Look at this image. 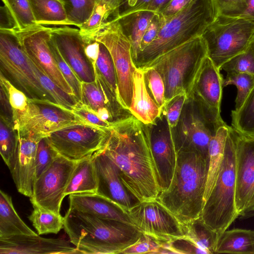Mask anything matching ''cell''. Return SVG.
I'll list each match as a JSON object with an SVG mask.
<instances>
[{"label":"cell","mask_w":254,"mask_h":254,"mask_svg":"<svg viewBox=\"0 0 254 254\" xmlns=\"http://www.w3.org/2000/svg\"><path fill=\"white\" fill-rule=\"evenodd\" d=\"M150 138V124L130 115L113 123L103 147L118 166L126 188L140 202L157 199L160 193Z\"/></svg>","instance_id":"6da1fadb"},{"label":"cell","mask_w":254,"mask_h":254,"mask_svg":"<svg viewBox=\"0 0 254 254\" xmlns=\"http://www.w3.org/2000/svg\"><path fill=\"white\" fill-rule=\"evenodd\" d=\"M64 229L79 254H115L134 244L142 233L133 224L68 208Z\"/></svg>","instance_id":"7a4b0ae2"},{"label":"cell","mask_w":254,"mask_h":254,"mask_svg":"<svg viewBox=\"0 0 254 254\" xmlns=\"http://www.w3.org/2000/svg\"><path fill=\"white\" fill-rule=\"evenodd\" d=\"M208 161L196 151L178 153L169 188L157 199L181 223L200 217L204 204Z\"/></svg>","instance_id":"3957f363"},{"label":"cell","mask_w":254,"mask_h":254,"mask_svg":"<svg viewBox=\"0 0 254 254\" xmlns=\"http://www.w3.org/2000/svg\"><path fill=\"white\" fill-rule=\"evenodd\" d=\"M215 0H192L165 22L155 40L138 53L134 64L142 69L160 56L199 36L218 15Z\"/></svg>","instance_id":"277c9868"},{"label":"cell","mask_w":254,"mask_h":254,"mask_svg":"<svg viewBox=\"0 0 254 254\" xmlns=\"http://www.w3.org/2000/svg\"><path fill=\"white\" fill-rule=\"evenodd\" d=\"M207 56L206 43L199 36L160 56L141 70L153 67L158 72L164 84L166 103L180 93L188 95Z\"/></svg>","instance_id":"5b68a950"},{"label":"cell","mask_w":254,"mask_h":254,"mask_svg":"<svg viewBox=\"0 0 254 254\" xmlns=\"http://www.w3.org/2000/svg\"><path fill=\"white\" fill-rule=\"evenodd\" d=\"M235 194V145L229 132L217 180L204 202L200 216L203 222L218 235L227 230L239 217L236 205Z\"/></svg>","instance_id":"8992f818"},{"label":"cell","mask_w":254,"mask_h":254,"mask_svg":"<svg viewBox=\"0 0 254 254\" xmlns=\"http://www.w3.org/2000/svg\"><path fill=\"white\" fill-rule=\"evenodd\" d=\"M226 125L220 114L191 97L187 98L179 122L174 128L177 153L196 151L208 161V146L218 128Z\"/></svg>","instance_id":"52a82bcc"},{"label":"cell","mask_w":254,"mask_h":254,"mask_svg":"<svg viewBox=\"0 0 254 254\" xmlns=\"http://www.w3.org/2000/svg\"><path fill=\"white\" fill-rule=\"evenodd\" d=\"M0 72L31 101L56 103L41 85L30 58L21 48L12 29H0Z\"/></svg>","instance_id":"ba28073f"},{"label":"cell","mask_w":254,"mask_h":254,"mask_svg":"<svg viewBox=\"0 0 254 254\" xmlns=\"http://www.w3.org/2000/svg\"><path fill=\"white\" fill-rule=\"evenodd\" d=\"M254 35V23L242 17L218 14L201 37L207 56L220 70L221 66L250 46Z\"/></svg>","instance_id":"9c48e42d"},{"label":"cell","mask_w":254,"mask_h":254,"mask_svg":"<svg viewBox=\"0 0 254 254\" xmlns=\"http://www.w3.org/2000/svg\"><path fill=\"white\" fill-rule=\"evenodd\" d=\"M91 40L103 44L109 51L116 73L118 99L122 106L128 111L133 95V74L136 67L132 59L131 43L123 32L118 19L105 23Z\"/></svg>","instance_id":"30bf717a"},{"label":"cell","mask_w":254,"mask_h":254,"mask_svg":"<svg viewBox=\"0 0 254 254\" xmlns=\"http://www.w3.org/2000/svg\"><path fill=\"white\" fill-rule=\"evenodd\" d=\"M79 124L88 123L55 103L34 102L29 99L26 111L13 121V128L20 136L42 138L54 131Z\"/></svg>","instance_id":"8fae6325"},{"label":"cell","mask_w":254,"mask_h":254,"mask_svg":"<svg viewBox=\"0 0 254 254\" xmlns=\"http://www.w3.org/2000/svg\"><path fill=\"white\" fill-rule=\"evenodd\" d=\"M109 128L79 124L54 131L45 138L59 155L77 162L103 148Z\"/></svg>","instance_id":"7c38bea8"},{"label":"cell","mask_w":254,"mask_h":254,"mask_svg":"<svg viewBox=\"0 0 254 254\" xmlns=\"http://www.w3.org/2000/svg\"><path fill=\"white\" fill-rule=\"evenodd\" d=\"M76 162L58 155L34 182L30 197L33 206L61 214L62 202Z\"/></svg>","instance_id":"4fadbf2b"},{"label":"cell","mask_w":254,"mask_h":254,"mask_svg":"<svg viewBox=\"0 0 254 254\" xmlns=\"http://www.w3.org/2000/svg\"><path fill=\"white\" fill-rule=\"evenodd\" d=\"M12 30L23 51L42 72L61 89L75 97L50 48L51 27L35 24L24 29Z\"/></svg>","instance_id":"5bb4252c"},{"label":"cell","mask_w":254,"mask_h":254,"mask_svg":"<svg viewBox=\"0 0 254 254\" xmlns=\"http://www.w3.org/2000/svg\"><path fill=\"white\" fill-rule=\"evenodd\" d=\"M127 212L142 233L166 242L184 236L181 222L157 198L141 201Z\"/></svg>","instance_id":"9a60e30c"},{"label":"cell","mask_w":254,"mask_h":254,"mask_svg":"<svg viewBox=\"0 0 254 254\" xmlns=\"http://www.w3.org/2000/svg\"><path fill=\"white\" fill-rule=\"evenodd\" d=\"M150 147L161 192L171 184L178 156L174 128L170 127L162 111L160 116L150 124Z\"/></svg>","instance_id":"2e32d148"},{"label":"cell","mask_w":254,"mask_h":254,"mask_svg":"<svg viewBox=\"0 0 254 254\" xmlns=\"http://www.w3.org/2000/svg\"><path fill=\"white\" fill-rule=\"evenodd\" d=\"M96 174V193L113 201L128 212L140 201L123 183L119 169L103 148L93 155Z\"/></svg>","instance_id":"e0dca14e"},{"label":"cell","mask_w":254,"mask_h":254,"mask_svg":"<svg viewBox=\"0 0 254 254\" xmlns=\"http://www.w3.org/2000/svg\"><path fill=\"white\" fill-rule=\"evenodd\" d=\"M51 33L63 57L81 82L95 79L94 68L85 51V42L77 28L51 27Z\"/></svg>","instance_id":"ac0fdd59"},{"label":"cell","mask_w":254,"mask_h":254,"mask_svg":"<svg viewBox=\"0 0 254 254\" xmlns=\"http://www.w3.org/2000/svg\"><path fill=\"white\" fill-rule=\"evenodd\" d=\"M229 132L235 145V201L240 217L250 202L254 181V138L240 134L232 127Z\"/></svg>","instance_id":"d6986e66"},{"label":"cell","mask_w":254,"mask_h":254,"mask_svg":"<svg viewBox=\"0 0 254 254\" xmlns=\"http://www.w3.org/2000/svg\"><path fill=\"white\" fill-rule=\"evenodd\" d=\"M93 82H81V102L101 120L112 123L132 115L119 102L117 94L102 75L95 70Z\"/></svg>","instance_id":"ffe728a7"},{"label":"cell","mask_w":254,"mask_h":254,"mask_svg":"<svg viewBox=\"0 0 254 254\" xmlns=\"http://www.w3.org/2000/svg\"><path fill=\"white\" fill-rule=\"evenodd\" d=\"M0 254H76L75 247L63 239L45 238L36 235L0 238Z\"/></svg>","instance_id":"44dd1931"},{"label":"cell","mask_w":254,"mask_h":254,"mask_svg":"<svg viewBox=\"0 0 254 254\" xmlns=\"http://www.w3.org/2000/svg\"><path fill=\"white\" fill-rule=\"evenodd\" d=\"M223 78L220 70L206 56L195 76L187 98L191 97L220 114Z\"/></svg>","instance_id":"7402d4cb"},{"label":"cell","mask_w":254,"mask_h":254,"mask_svg":"<svg viewBox=\"0 0 254 254\" xmlns=\"http://www.w3.org/2000/svg\"><path fill=\"white\" fill-rule=\"evenodd\" d=\"M41 139L33 136L18 135L15 163L10 171L18 191L29 198L33 193L38 143Z\"/></svg>","instance_id":"603a6c76"},{"label":"cell","mask_w":254,"mask_h":254,"mask_svg":"<svg viewBox=\"0 0 254 254\" xmlns=\"http://www.w3.org/2000/svg\"><path fill=\"white\" fill-rule=\"evenodd\" d=\"M69 200V208L102 218L133 224L127 211L118 204L97 193L70 194Z\"/></svg>","instance_id":"cb8c5ba5"},{"label":"cell","mask_w":254,"mask_h":254,"mask_svg":"<svg viewBox=\"0 0 254 254\" xmlns=\"http://www.w3.org/2000/svg\"><path fill=\"white\" fill-rule=\"evenodd\" d=\"M130 114L145 124H153L161 114V109L150 96L147 89L143 72L136 68L133 74V91Z\"/></svg>","instance_id":"d4e9b609"},{"label":"cell","mask_w":254,"mask_h":254,"mask_svg":"<svg viewBox=\"0 0 254 254\" xmlns=\"http://www.w3.org/2000/svg\"><path fill=\"white\" fill-rule=\"evenodd\" d=\"M254 254V231L234 228L218 235L215 254Z\"/></svg>","instance_id":"484cf974"},{"label":"cell","mask_w":254,"mask_h":254,"mask_svg":"<svg viewBox=\"0 0 254 254\" xmlns=\"http://www.w3.org/2000/svg\"><path fill=\"white\" fill-rule=\"evenodd\" d=\"M230 127H220L212 136L208 146V167L204 202L209 195L217 180L224 155L225 147Z\"/></svg>","instance_id":"4316f807"},{"label":"cell","mask_w":254,"mask_h":254,"mask_svg":"<svg viewBox=\"0 0 254 254\" xmlns=\"http://www.w3.org/2000/svg\"><path fill=\"white\" fill-rule=\"evenodd\" d=\"M156 12L140 10L118 18L123 32L130 41L133 63L140 51V45L143 35Z\"/></svg>","instance_id":"83f0119b"},{"label":"cell","mask_w":254,"mask_h":254,"mask_svg":"<svg viewBox=\"0 0 254 254\" xmlns=\"http://www.w3.org/2000/svg\"><path fill=\"white\" fill-rule=\"evenodd\" d=\"M36 23L52 27L69 26L62 0H28Z\"/></svg>","instance_id":"f1b7e54d"},{"label":"cell","mask_w":254,"mask_h":254,"mask_svg":"<svg viewBox=\"0 0 254 254\" xmlns=\"http://www.w3.org/2000/svg\"><path fill=\"white\" fill-rule=\"evenodd\" d=\"M20 218L11 197L0 190V238L19 235H36Z\"/></svg>","instance_id":"f546056e"},{"label":"cell","mask_w":254,"mask_h":254,"mask_svg":"<svg viewBox=\"0 0 254 254\" xmlns=\"http://www.w3.org/2000/svg\"><path fill=\"white\" fill-rule=\"evenodd\" d=\"M97 182L93 156L77 161L65 195L96 193Z\"/></svg>","instance_id":"4dcf8cb0"},{"label":"cell","mask_w":254,"mask_h":254,"mask_svg":"<svg viewBox=\"0 0 254 254\" xmlns=\"http://www.w3.org/2000/svg\"><path fill=\"white\" fill-rule=\"evenodd\" d=\"M184 236L192 241L206 254H215L218 234L198 218L182 223Z\"/></svg>","instance_id":"1f68e13d"},{"label":"cell","mask_w":254,"mask_h":254,"mask_svg":"<svg viewBox=\"0 0 254 254\" xmlns=\"http://www.w3.org/2000/svg\"><path fill=\"white\" fill-rule=\"evenodd\" d=\"M232 127L241 134L254 138V87L242 106L231 112Z\"/></svg>","instance_id":"d6a6232c"},{"label":"cell","mask_w":254,"mask_h":254,"mask_svg":"<svg viewBox=\"0 0 254 254\" xmlns=\"http://www.w3.org/2000/svg\"><path fill=\"white\" fill-rule=\"evenodd\" d=\"M33 206V210L28 219L39 235L57 234L64 228V217L61 214Z\"/></svg>","instance_id":"836d02e7"},{"label":"cell","mask_w":254,"mask_h":254,"mask_svg":"<svg viewBox=\"0 0 254 254\" xmlns=\"http://www.w3.org/2000/svg\"><path fill=\"white\" fill-rule=\"evenodd\" d=\"M0 152L6 165L11 171L17 154L18 135L13 127L0 117Z\"/></svg>","instance_id":"e575fe53"},{"label":"cell","mask_w":254,"mask_h":254,"mask_svg":"<svg viewBox=\"0 0 254 254\" xmlns=\"http://www.w3.org/2000/svg\"><path fill=\"white\" fill-rule=\"evenodd\" d=\"M11 16L14 29L22 30L37 24L28 0H1Z\"/></svg>","instance_id":"d590c367"},{"label":"cell","mask_w":254,"mask_h":254,"mask_svg":"<svg viewBox=\"0 0 254 254\" xmlns=\"http://www.w3.org/2000/svg\"><path fill=\"white\" fill-rule=\"evenodd\" d=\"M30 60L34 72L41 85L52 96L56 103L61 108L72 112L73 108L78 102L77 99L61 89Z\"/></svg>","instance_id":"8d00e7d4"},{"label":"cell","mask_w":254,"mask_h":254,"mask_svg":"<svg viewBox=\"0 0 254 254\" xmlns=\"http://www.w3.org/2000/svg\"><path fill=\"white\" fill-rule=\"evenodd\" d=\"M66 9L69 26L78 28L91 15L97 0H62Z\"/></svg>","instance_id":"74e56055"},{"label":"cell","mask_w":254,"mask_h":254,"mask_svg":"<svg viewBox=\"0 0 254 254\" xmlns=\"http://www.w3.org/2000/svg\"><path fill=\"white\" fill-rule=\"evenodd\" d=\"M231 85L237 88L235 109L237 110L242 106L254 87V75L244 73L227 74L222 80L223 87Z\"/></svg>","instance_id":"f35d334b"},{"label":"cell","mask_w":254,"mask_h":254,"mask_svg":"<svg viewBox=\"0 0 254 254\" xmlns=\"http://www.w3.org/2000/svg\"><path fill=\"white\" fill-rule=\"evenodd\" d=\"M49 44L60 71L72 88L77 100L81 101V81L63 57L52 34Z\"/></svg>","instance_id":"ab89813d"},{"label":"cell","mask_w":254,"mask_h":254,"mask_svg":"<svg viewBox=\"0 0 254 254\" xmlns=\"http://www.w3.org/2000/svg\"><path fill=\"white\" fill-rule=\"evenodd\" d=\"M0 84L7 96L13 113V121L27 110L29 99L0 72Z\"/></svg>","instance_id":"60d3db41"},{"label":"cell","mask_w":254,"mask_h":254,"mask_svg":"<svg viewBox=\"0 0 254 254\" xmlns=\"http://www.w3.org/2000/svg\"><path fill=\"white\" fill-rule=\"evenodd\" d=\"M221 69L227 74L244 73L254 75V53L251 47L225 62Z\"/></svg>","instance_id":"b9f144b4"},{"label":"cell","mask_w":254,"mask_h":254,"mask_svg":"<svg viewBox=\"0 0 254 254\" xmlns=\"http://www.w3.org/2000/svg\"><path fill=\"white\" fill-rule=\"evenodd\" d=\"M95 70L102 75L117 95V80L113 61L108 49L101 43H99V53Z\"/></svg>","instance_id":"7bdbcfd3"},{"label":"cell","mask_w":254,"mask_h":254,"mask_svg":"<svg viewBox=\"0 0 254 254\" xmlns=\"http://www.w3.org/2000/svg\"><path fill=\"white\" fill-rule=\"evenodd\" d=\"M142 70L149 94L162 110L165 103V87L162 77L153 67H148Z\"/></svg>","instance_id":"ee69618b"},{"label":"cell","mask_w":254,"mask_h":254,"mask_svg":"<svg viewBox=\"0 0 254 254\" xmlns=\"http://www.w3.org/2000/svg\"><path fill=\"white\" fill-rule=\"evenodd\" d=\"M58 155L50 145L45 137L39 141L36 155L34 181L48 167Z\"/></svg>","instance_id":"f6af8a7d"},{"label":"cell","mask_w":254,"mask_h":254,"mask_svg":"<svg viewBox=\"0 0 254 254\" xmlns=\"http://www.w3.org/2000/svg\"><path fill=\"white\" fill-rule=\"evenodd\" d=\"M168 242H166L142 233L138 240L134 244L124 249L121 254H154L160 247Z\"/></svg>","instance_id":"bcb514c9"},{"label":"cell","mask_w":254,"mask_h":254,"mask_svg":"<svg viewBox=\"0 0 254 254\" xmlns=\"http://www.w3.org/2000/svg\"><path fill=\"white\" fill-rule=\"evenodd\" d=\"M187 98L186 93H180L166 102L162 108L171 127L175 128L177 126Z\"/></svg>","instance_id":"7dc6e473"},{"label":"cell","mask_w":254,"mask_h":254,"mask_svg":"<svg viewBox=\"0 0 254 254\" xmlns=\"http://www.w3.org/2000/svg\"><path fill=\"white\" fill-rule=\"evenodd\" d=\"M218 14L231 17L241 16L246 8L245 0H215Z\"/></svg>","instance_id":"c3c4849f"},{"label":"cell","mask_w":254,"mask_h":254,"mask_svg":"<svg viewBox=\"0 0 254 254\" xmlns=\"http://www.w3.org/2000/svg\"><path fill=\"white\" fill-rule=\"evenodd\" d=\"M72 112L81 118L84 121L92 125L103 128H110L113 123H110L101 120L93 111L88 109L81 101L75 105Z\"/></svg>","instance_id":"681fc988"},{"label":"cell","mask_w":254,"mask_h":254,"mask_svg":"<svg viewBox=\"0 0 254 254\" xmlns=\"http://www.w3.org/2000/svg\"><path fill=\"white\" fill-rule=\"evenodd\" d=\"M169 248L175 254H203L205 252L188 238L184 236L170 241Z\"/></svg>","instance_id":"f907efd6"},{"label":"cell","mask_w":254,"mask_h":254,"mask_svg":"<svg viewBox=\"0 0 254 254\" xmlns=\"http://www.w3.org/2000/svg\"><path fill=\"white\" fill-rule=\"evenodd\" d=\"M164 23L160 15L156 13L143 35L140 45L139 52L143 50L155 40Z\"/></svg>","instance_id":"816d5d0a"},{"label":"cell","mask_w":254,"mask_h":254,"mask_svg":"<svg viewBox=\"0 0 254 254\" xmlns=\"http://www.w3.org/2000/svg\"><path fill=\"white\" fill-rule=\"evenodd\" d=\"M192 0H171L158 13L165 23L171 17L185 8Z\"/></svg>","instance_id":"f5cc1de1"},{"label":"cell","mask_w":254,"mask_h":254,"mask_svg":"<svg viewBox=\"0 0 254 254\" xmlns=\"http://www.w3.org/2000/svg\"><path fill=\"white\" fill-rule=\"evenodd\" d=\"M151 0H123L119 8V18L133 12L144 10Z\"/></svg>","instance_id":"db71d44e"},{"label":"cell","mask_w":254,"mask_h":254,"mask_svg":"<svg viewBox=\"0 0 254 254\" xmlns=\"http://www.w3.org/2000/svg\"><path fill=\"white\" fill-rule=\"evenodd\" d=\"M123 0H97L96 4L104 7L111 20L119 18V8Z\"/></svg>","instance_id":"11a10c76"},{"label":"cell","mask_w":254,"mask_h":254,"mask_svg":"<svg viewBox=\"0 0 254 254\" xmlns=\"http://www.w3.org/2000/svg\"><path fill=\"white\" fill-rule=\"evenodd\" d=\"M0 117L13 127V113L6 94L0 87Z\"/></svg>","instance_id":"9f6ffc18"},{"label":"cell","mask_w":254,"mask_h":254,"mask_svg":"<svg viewBox=\"0 0 254 254\" xmlns=\"http://www.w3.org/2000/svg\"><path fill=\"white\" fill-rule=\"evenodd\" d=\"M86 55L92 64L94 70L96 69V63L99 53V43L96 41H85Z\"/></svg>","instance_id":"6f0895ef"},{"label":"cell","mask_w":254,"mask_h":254,"mask_svg":"<svg viewBox=\"0 0 254 254\" xmlns=\"http://www.w3.org/2000/svg\"><path fill=\"white\" fill-rule=\"evenodd\" d=\"M171 0H152L144 10H149L158 12L163 9Z\"/></svg>","instance_id":"680465c9"},{"label":"cell","mask_w":254,"mask_h":254,"mask_svg":"<svg viewBox=\"0 0 254 254\" xmlns=\"http://www.w3.org/2000/svg\"><path fill=\"white\" fill-rule=\"evenodd\" d=\"M246 8L240 16L246 18L254 23V0H245Z\"/></svg>","instance_id":"91938a15"},{"label":"cell","mask_w":254,"mask_h":254,"mask_svg":"<svg viewBox=\"0 0 254 254\" xmlns=\"http://www.w3.org/2000/svg\"><path fill=\"white\" fill-rule=\"evenodd\" d=\"M254 216V198L250 202L247 208L243 214L240 216V218H249Z\"/></svg>","instance_id":"94428289"},{"label":"cell","mask_w":254,"mask_h":254,"mask_svg":"<svg viewBox=\"0 0 254 254\" xmlns=\"http://www.w3.org/2000/svg\"><path fill=\"white\" fill-rule=\"evenodd\" d=\"M254 198V181L252 186L251 194H250V202ZM250 203V202H249Z\"/></svg>","instance_id":"6125c7cd"},{"label":"cell","mask_w":254,"mask_h":254,"mask_svg":"<svg viewBox=\"0 0 254 254\" xmlns=\"http://www.w3.org/2000/svg\"><path fill=\"white\" fill-rule=\"evenodd\" d=\"M250 46L252 48V49L254 53V35L252 39L251 42L250 44Z\"/></svg>","instance_id":"be15d7a7"}]
</instances>
